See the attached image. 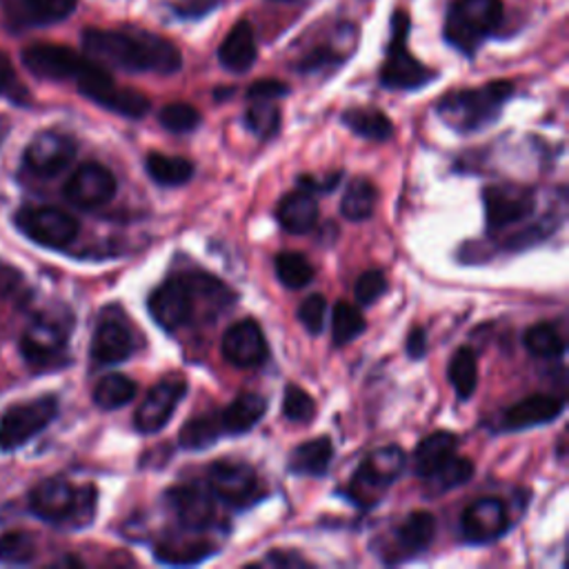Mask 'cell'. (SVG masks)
Masks as SVG:
<instances>
[{
  "label": "cell",
  "instance_id": "1",
  "mask_svg": "<svg viewBox=\"0 0 569 569\" xmlns=\"http://www.w3.org/2000/svg\"><path fill=\"white\" fill-rule=\"evenodd\" d=\"M80 43L91 60L127 74L171 76L182 69L180 49L169 38L145 30L89 27L82 32Z\"/></svg>",
  "mask_w": 569,
  "mask_h": 569
},
{
  "label": "cell",
  "instance_id": "2",
  "mask_svg": "<svg viewBox=\"0 0 569 569\" xmlns=\"http://www.w3.org/2000/svg\"><path fill=\"white\" fill-rule=\"evenodd\" d=\"M205 301L214 310H225L232 305L234 294L225 284L203 271L180 274L165 280L149 297V314L154 323L165 332H176L194 319V303Z\"/></svg>",
  "mask_w": 569,
  "mask_h": 569
},
{
  "label": "cell",
  "instance_id": "3",
  "mask_svg": "<svg viewBox=\"0 0 569 569\" xmlns=\"http://www.w3.org/2000/svg\"><path fill=\"white\" fill-rule=\"evenodd\" d=\"M514 82L492 80L483 87L456 89L438 101V116L451 130L471 134L494 125L514 97Z\"/></svg>",
  "mask_w": 569,
  "mask_h": 569
},
{
  "label": "cell",
  "instance_id": "4",
  "mask_svg": "<svg viewBox=\"0 0 569 569\" xmlns=\"http://www.w3.org/2000/svg\"><path fill=\"white\" fill-rule=\"evenodd\" d=\"M503 0H454L447 10L443 38L458 54L473 58L503 27Z\"/></svg>",
  "mask_w": 569,
  "mask_h": 569
},
{
  "label": "cell",
  "instance_id": "5",
  "mask_svg": "<svg viewBox=\"0 0 569 569\" xmlns=\"http://www.w3.org/2000/svg\"><path fill=\"white\" fill-rule=\"evenodd\" d=\"M30 507L47 523L82 527L97 512V488H74L65 479H47L32 490Z\"/></svg>",
  "mask_w": 569,
  "mask_h": 569
},
{
  "label": "cell",
  "instance_id": "6",
  "mask_svg": "<svg viewBox=\"0 0 569 569\" xmlns=\"http://www.w3.org/2000/svg\"><path fill=\"white\" fill-rule=\"evenodd\" d=\"M390 27H392V36H390L386 63L381 67V85L394 91H416L434 82L438 74L427 65H423L408 47V38L412 32L410 16L403 10L394 12Z\"/></svg>",
  "mask_w": 569,
  "mask_h": 569
},
{
  "label": "cell",
  "instance_id": "7",
  "mask_svg": "<svg viewBox=\"0 0 569 569\" xmlns=\"http://www.w3.org/2000/svg\"><path fill=\"white\" fill-rule=\"evenodd\" d=\"M74 82L87 101L97 103L99 108H103L112 114H119L123 119L138 121V119H145L152 110V103L145 93H141L132 87L116 85L112 74L91 58H89V65L82 69V74Z\"/></svg>",
  "mask_w": 569,
  "mask_h": 569
},
{
  "label": "cell",
  "instance_id": "8",
  "mask_svg": "<svg viewBox=\"0 0 569 569\" xmlns=\"http://www.w3.org/2000/svg\"><path fill=\"white\" fill-rule=\"evenodd\" d=\"M408 465V456L399 445H388L371 451L349 481V499L358 507H373L394 486Z\"/></svg>",
  "mask_w": 569,
  "mask_h": 569
},
{
  "label": "cell",
  "instance_id": "9",
  "mask_svg": "<svg viewBox=\"0 0 569 569\" xmlns=\"http://www.w3.org/2000/svg\"><path fill=\"white\" fill-rule=\"evenodd\" d=\"M71 316L65 312H43L38 314L23 334L21 349L27 362L34 367H52L56 365L67 349Z\"/></svg>",
  "mask_w": 569,
  "mask_h": 569
},
{
  "label": "cell",
  "instance_id": "10",
  "mask_svg": "<svg viewBox=\"0 0 569 569\" xmlns=\"http://www.w3.org/2000/svg\"><path fill=\"white\" fill-rule=\"evenodd\" d=\"M58 414V399L43 397L30 403H19L0 416V449L12 451L38 436Z\"/></svg>",
  "mask_w": 569,
  "mask_h": 569
},
{
  "label": "cell",
  "instance_id": "11",
  "mask_svg": "<svg viewBox=\"0 0 569 569\" xmlns=\"http://www.w3.org/2000/svg\"><path fill=\"white\" fill-rule=\"evenodd\" d=\"M208 486L230 507L245 510L263 497L256 471L241 460H216L208 467Z\"/></svg>",
  "mask_w": 569,
  "mask_h": 569
},
{
  "label": "cell",
  "instance_id": "12",
  "mask_svg": "<svg viewBox=\"0 0 569 569\" xmlns=\"http://www.w3.org/2000/svg\"><path fill=\"white\" fill-rule=\"evenodd\" d=\"M19 230L34 243L63 249L78 236V221L58 208H25L16 214Z\"/></svg>",
  "mask_w": 569,
  "mask_h": 569
},
{
  "label": "cell",
  "instance_id": "13",
  "mask_svg": "<svg viewBox=\"0 0 569 569\" xmlns=\"http://www.w3.org/2000/svg\"><path fill=\"white\" fill-rule=\"evenodd\" d=\"M436 536V518L429 512H412L378 545V554L388 565H399L432 545Z\"/></svg>",
  "mask_w": 569,
  "mask_h": 569
},
{
  "label": "cell",
  "instance_id": "14",
  "mask_svg": "<svg viewBox=\"0 0 569 569\" xmlns=\"http://www.w3.org/2000/svg\"><path fill=\"white\" fill-rule=\"evenodd\" d=\"M490 232H501L529 219L536 210L534 189L523 185H490L483 189Z\"/></svg>",
  "mask_w": 569,
  "mask_h": 569
},
{
  "label": "cell",
  "instance_id": "15",
  "mask_svg": "<svg viewBox=\"0 0 569 569\" xmlns=\"http://www.w3.org/2000/svg\"><path fill=\"white\" fill-rule=\"evenodd\" d=\"M76 8L78 0H0V14L12 32L52 27L67 21Z\"/></svg>",
  "mask_w": 569,
  "mask_h": 569
},
{
  "label": "cell",
  "instance_id": "16",
  "mask_svg": "<svg viewBox=\"0 0 569 569\" xmlns=\"http://www.w3.org/2000/svg\"><path fill=\"white\" fill-rule=\"evenodd\" d=\"M23 65L43 80H76L89 65V56L56 43H34L21 54Z\"/></svg>",
  "mask_w": 569,
  "mask_h": 569
},
{
  "label": "cell",
  "instance_id": "17",
  "mask_svg": "<svg viewBox=\"0 0 569 569\" xmlns=\"http://www.w3.org/2000/svg\"><path fill=\"white\" fill-rule=\"evenodd\" d=\"M187 394V378L182 373H167L163 381H158L141 403L134 416V425L141 434H156L160 432L169 419L174 416L176 405Z\"/></svg>",
  "mask_w": 569,
  "mask_h": 569
},
{
  "label": "cell",
  "instance_id": "18",
  "mask_svg": "<svg viewBox=\"0 0 569 569\" xmlns=\"http://www.w3.org/2000/svg\"><path fill=\"white\" fill-rule=\"evenodd\" d=\"M116 178L108 167L99 163H87L78 167L67 180L65 197L71 205L80 210H99L116 197Z\"/></svg>",
  "mask_w": 569,
  "mask_h": 569
},
{
  "label": "cell",
  "instance_id": "19",
  "mask_svg": "<svg viewBox=\"0 0 569 569\" xmlns=\"http://www.w3.org/2000/svg\"><path fill=\"white\" fill-rule=\"evenodd\" d=\"M512 527L510 512L501 499H479L473 501L460 518L462 538L471 545H488L507 534Z\"/></svg>",
  "mask_w": 569,
  "mask_h": 569
},
{
  "label": "cell",
  "instance_id": "20",
  "mask_svg": "<svg viewBox=\"0 0 569 569\" xmlns=\"http://www.w3.org/2000/svg\"><path fill=\"white\" fill-rule=\"evenodd\" d=\"M76 156V141L63 132H41L25 149V165L38 176L60 174Z\"/></svg>",
  "mask_w": 569,
  "mask_h": 569
},
{
  "label": "cell",
  "instance_id": "21",
  "mask_svg": "<svg viewBox=\"0 0 569 569\" xmlns=\"http://www.w3.org/2000/svg\"><path fill=\"white\" fill-rule=\"evenodd\" d=\"M223 356L230 365L238 369L260 367L269 356V347L260 325L252 319L234 323L223 336Z\"/></svg>",
  "mask_w": 569,
  "mask_h": 569
},
{
  "label": "cell",
  "instance_id": "22",
  "mask_svg": "<svg viewBox=\"0 0 569 569\" xmlns=\"http://www.w3.org/2000/svg\"><path fill=\"white\" fill-rule=\"evenodd\" d=\"M136 352V338L130 323L114 312L105 314L91 338V358L101 365H116Z\"/></svg>",
  "mask_w": 569,
  "mask_h": 569
},
{
  "label": "cell",
  "instance_id": "23",
  "mask_svg": "<svg viewBox=\"0 0 569 569\" xmlns=\"http://www.w3.org/2000/svg\"><path fill=\"white\" fill-rule=\"evenodd\" d=\"M165 501L182 529L205 532L214 525V501L192 486L167 490Z\"/></svg>",
  "mask_w": 569,
  "mask_h": 569
},
{
  "label": "cell",
  "instance_id": "24",
  "mask_svg": "<svg viewBox=\"0 0 569 569\" xmlns=\"http://www.w3.org/2000/svg\"><path fill=\"white\" fill-rule=\"evenodd\" d=\"M562 408H565L562 399H556L551 394H534V397H527V399L518 401L516 405L507 408L501 425H503V429H510V432L547 425L562 414Z\"/></svg>",
  "mask_w": 569,
  "mask_h": 569
},
{
  "label": "cell",
  "instance_id": "25",
  "mask_svg": "<svg viewBox=\"0 0 569 569\" xmlns=\"http://www.w3.org/2000/svg\"><path fill=\"white\" fill-rule=\"evenodd\" d=\"M199 532L182 529L180 534H167L158 545H156V560L165 565H197L216 554L214 543L208 538L197 536Z\"/></svg>",
  "mask_w": 569,
  "mask_h": 569
},
{
  "label": "cell",
  "instance_id": "26",
  "mask_svg": "<svg viewBox=\"0 0 569 569\" xmlns=\"http://www.w3.org/2000/svg\"><path fill=\"white\" fill-rule=\"evenodd\" d=\"M258 58L256 34L249 21H238L219 47V63L232 74H247Z\"/></svg>",
  "mask_w": 569,
  "mask_h": 569
},
{
  "label": "cell",
  "instance_id": "27",
  "mask_svg": "<svg viewBox=\"0 0 569 569\" xmlns=\"http://www.w3.org/2000/svg\"><path fill=\"white\" fill-rule=\"evenodd\" d=\"M276 219L288 234H310L319 223V203L310 189L301 187L299 192H292L280 201Z\"/></svg>",
  "mask_w": 569,
  "mask_h": 569
},
{
  "label": "cell",
  "instance_id": "28",
  "mask_svg": "<svg viewBox=\"0 0 569 569\" xmlns=\"http://www.w3.org/2000/svg\"><path fill=\"white\" fill-rule=\"evenodd\" d=\"M332 458H334L332 438L319 436V438L305 440L299 447H294L292 454H290L288 467H290L292 473H299V477L321 479L327 473Z\"/></svg>",
  "mask_w": 569,
  "mask_h": 569
},
{
  "label": "cell",
  "instance_id": "29",
  "mask_svg": "<svg viewBox=\"0 0 569 569\" xmlns=\"http://www.w3.org/2000/svg\"><path fill=\"white\" fill-rule=\"evenodd\" d=\"M265 412H267V401L260 394H252V392L241 394L219 416L223 434L241 436L252 432L263 421Z\"/></svg>",
  "mask_w": 569,
  "mask_h": 569
},
{
  "label": "cell",
  "instance_id": "30",
  "mask_svg": "<svg viewBox=\"0 0 569 569\" xmlns=\"http://www.w3.org/2000/svg\"><path fill=\"white\" fill-rule=\"evenodd\" d=\"M458 447V438L449 432H434L414 451V471L416 477L427 481L432 473H436L454 454Z\"/></svg>",
  "mask_w": 569,
  "mask_h": 569
},
{
  "label": "cell",
  "instance_id": "31",
  "mask_svg": "<svg viewBox=\"0 0 569 569\" xmlns=\"http://www.w3.org/2000/svg\"><path fill=\"white\" fill-rule=\"evenodd\" d=\"M341 123L356 136L371 141V143H386L394 134L392 121L373 108H349L341 114Z\"/></svg>",
  "mask_w": 569,
  "mask_h": 569
},
{
  "label": "cell",
  "instance_id": "32",
  "mask_svg": "<svg viewBox=\"0 0 569 569\" xmlns=\"http://www.w3.org/2000/svg\"><path fill=\"white\" fill-rule=\"evenodd\" d=\"M145 169H147L149 178L160 187H180L192 180V176H194V165L187 158L167 156V154H158V152L147 154Z\"/></svg>",
  "mask_w": 569,
  "mask_h": 569
},
{
  "label": "cell",
  "instance_id": "33",
  "mask_svg": "<svg viewBox=\"0 0 569 569\" xmlns=\"http://www.w3.org/2000/svg\"><path fill=\"white\" fill-rule=\"evenodd\" d=\"M136 394H138V386L130 376L108 373L101 378L99 386L93 388V403L105 412H114L119 408L130 405Z\"/></svg>",
  "mask_w": 569,
  "mask_h": 569
},
{
  "label": "cell",
  "instance_id": "34",
  "mask_svg": "<svg viewBox=\"0 0 569 569\" xmlns=\"http://www.w3.org/2000/svg\"><path fill=\"white\" fill-rule=\"evenodd\" d=\"M447 378L451 388L456 390L458 399L467 401L479 388V362L469 347H460L454 352L447 365Z\"/></svg>",
  "mask_w": 569,
  "mask_h": 569
},
{
  "label": "cell",
  "instance_id": "35",
  "mask_svg": "<svg viewBox=\"0 0 569 569\" xmlns=\"http://www.w3.org/2000/svg\"><path fill=\"white\" fill-rule=\"evenodd\" d=\"M376 201H378L376 187L367 178H356L347 187V192L341 201V214L352 223L367 221L376 210Z\"/></svg>",
  "mask_w": 569,
  "mask_h": 569
},
{
  "label": "cell",
  "instance_id": "36",
  "mask_svg": "<svg viewBox=\"0 0 569 569\" xmlns=\"http://www.w3.org/2000/svg\"><path fill=\"white\" fill-rule=\"evenodd\" d=\"M221 436H223L221 419L214 414H205V416H197L192 421H187L182 425L178 443L182 449H208Z\"/></svg>",
  "mask_w": 569,
  "mask_h": 569
},
{
  "label": "cell",
  "instance_id": "37",
  "mask_svg": "<svg viewBox=\"0 0 569 569\" xmlns=\"http://www.w3.org/2000/svg\"><path fill=\"white\" fill-rule=\"evenodd\" d=\"M276 276L288 290H303L314 280V267L303 254L282 252L276 256Z\"/></svg>",
  "mask_w": 569,
  "mask_h": 569
},
{
  "label": "cell",
  "instance_id": "38",
  "mask_svg": "<svg viewBox=\"0 0 569 569\" xmlns=\"http://www.w3.org/2000/svg\"><path fill=\"white\" fill-rule=\"evenodd\" d=\"M365 327H367L365 319L356 305H352L347 301L336 303V308L332 312V338L338 347L356 341L365 332Z\"/></svg>",
  "mask_w": 569,
  "mask_h": 569
},
{
  "label": "cell",
  "instance_id": "39",
  "mask_svg": "<svg viewBox=\"0 0 569 569\" xmlns=\"http://www.w3.org/2000/svg\"><path fill=\"white\" fill-rule=\"evenodd\" d=\"M252 108L245 112V125L260 141H269L280 130V110L276 101H249Z\"/></svg>",
  "mask_w": 569,
  "mask_h": 569
},
{
  "label": "cell",
  "instance_id": "40",
  "mask_svg": "<svg viewBox=\"0 0 569 569\" xmlns=\"http://www.w3.org/2000/svg\"><path fill=\"white\" fill-rule=\"evenodd\" d=\"M527 352L538 358H558L565 354V343L554 325L538 323L525 332L523 338Z\"/></svg>",
  "mask_w": 569,
  "mask_h": 569
},
{
  "label": "cell",
  "instance_id": "41",
  "mask_svg": "<svg viewBox=\"0 0 569 569\" xmlns=\"http://www.w3.org/2000/svg\"><path fill=\"white\" fill-rule=\"evenodd\" d=\"M471 477H473V462L469 458L454 454L436 473H432L427 483L434 486V490L440 494L465 486Z\"/></svg>",
  "mask_w": 569,
  "mask_h": 569
},
{
  "label": "cell",
  "instance_id": "42",
  "mask_svg": "<svg viewBox=\"0 0 569 569\" xmlns=\"http://www.w3.org/2000/svg\"><path fill=\"white\" fill-rule=\"evenodd\" d=\"M36 558V540L27 532H5L0 536V565H27Z\"/></svg>",
  "mask_w": 569,
  "mask_h": 569
},
{
  "label": "cell",
  "instance_id": "43",
  "mask_svg": "<svg viewBox=\"0 0 569 569\" xmlns=\"http://www.w3.org/2000/svg\"><path fill=\"white\" fill-rule=\"evenodd\" d=\"M201 121H203L201 112L187 103H169L158 114V123L171 134L194 132L201 125Z\"/></svg>",
  "mask_w": 569,
  "mask_h": 569
},
{
  "label": "cell",
  "instance_id": "44",
  "mask_svg": "<svg viewBox=\"0 0 569 569\" xmlns=\"http://www.w3.org/2000/svg\"><path fill=\"white\" fill-rule=\"evenodd\" d=\"M282 416L290 423H310L316 416V401L299 386L284 388Z\"/></svg>",
  "mask_w": 569,
  "mask_h": 569
},
{
  "label": "cell",
  "instance_id": "45",
  "mask_svg": "<svg viewBox=\"0 0 569 569\" xmlns=\"http://www.w3.org/2000/svg\"><path fill=\"white\" fill-rule=\"evenodd\" d=\"M386 292H388V278L383 271H378V269H369V271L360 274L354 284L356 303L362 308L373 305L378 299L386 297Z\"/></svg>",
  "mask_w": 569,
  "mask_h": 569
},
{
  "label": "cell",
  "instance_id": "46",
  "mask_svg": "<svg viewBox=\"0 0 569 569\" xmlns=\"http://www.w3.org/2000/svg\"><path fill=\"white\" fill-rule=\"evenodd\" d=\"M345 58H347V54H341V52L334 49L332 45H319V47H314L312 52H308V54L299 60L297 69H299L301 74H321V71L341 67V65L345 63Z\"/></svg>",
  "mask_w": 569,
  "mask_h": 569
},
{
  "label": "cell",
  "instance_id": "47",
  "mask_svg": "<svg viewBox=\"0 0 569 569\" xmlns=\"http://www.w3.org/2000/svg\"><path fill=\"white\" fill-rule=\"evenodd\" d=\"M325 312H327V301L321 294H312L301 303L299 321L312 336H319L325 327Z\"/></svg>",
  "mask_w": 569,
  "mask_h": 569
},
{
  "label": "cell",
  "instance_id": "48",
  "mask_svg": "<svg viewBox=\"0 0 569 569\" xmlns=\"http://www.w3.org/2000/svg\"><path fill=\"white\" fill-rule=\"evenodd\" d=\"M290 93V87L276 78H263L249 85L247 101H278Z\"/></svg>",
  "mask_w": 569,
  "mask_h": 569
},
{
  "label": "cell",
  "instance_id": "49",
  "mask_svg": "<svg viewBox=\"0 0 569 569\" xmlns=\"http://www.w3.org/2000/svg\"><path fill=\"white\" fill-rule=\"evenodd\" d=\"M219 5H221V0H176L174 12L180 19L194 21V19H203L205 14L216 10Z\"/></svg>",
  "mask_w": 569,
  "mask_h": 569
},
{
  "label": "cell",
  "instance_id": "50",
  "mask_svg": "<svg viewBox=\"0 0 569 569\" xmlns=\"http://www.w3.org/2000/svg\"><path fill=\"white\" fill-rule=\"evenodd\" d=\"M16 288H21V274L12 265L0 260V299L10 297Z\"/></svg>",
  "mask_w": 569,
  "mask_h": 569
},
{
  "label": "cell",
  "instance_id": "51",
  "mask_svg": "<svg viewBox=\"0 0 569 569\" xmlns=\"http://www.w3.org/2000/svg\"><path fill=\"white\" fill-rule=\"evenodd\" d=\"M14 85H16L14 65L5 52H0V97H3V93H10Z\"/></svg>",
  "mask_w": 569,
  "mask_h": 569
},
{
  "label": "cell",
  "instance_id": "52",
  "mask_svg": "<svg viewBox=\"0 0 569 569\" xmlns=\"http://www.w3.org/2000/svg\"><path fill=\"white\" fill-rule=\"evenodd\" d=\"M425 352H427V334L423 327H414L408 336V354L414 360H419L425 356Z\"/></svg>",
  "mask_w": 569,
  "mask_h": 569
},
{
  "label": "cell",
  "instance_id": "53",
  "mask_svg": "<svg viewBox=\"0 0 569 569\" xmlns=\"http://www.w3.org/2000/svg\"><path fill=\"white\" fill-rule=\"evenodd\" d=\"M258 565H278V567H290V565H297V567H301V565H308V562H305V558H301V556H299V554H294V551H288V554L274 551L269 558L260 560Z\"/></svg>",
  "mask_w": 569,
  "mask_h": 569
},
{
  "label": "cell",
  "instance_id": "54",
  "mask_svg": "<svg viewBox=\"0 0 569 569\" xmlns=\"http://www.w3.org/2000/svg\"><path fill=\"white\" fill-rule=\"evenodd\" d=\"M8 132H10V123H8V121H5L3 116H0V143H3V141H5Z\"/></svg>",
  "mask_w": 569,
  "mask_h": 569
}]
</instances>
